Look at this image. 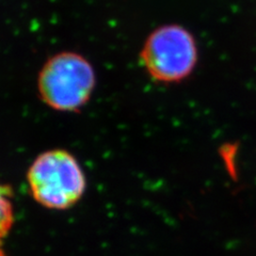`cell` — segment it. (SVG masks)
Masks as SVG:
<instances>
[{
  "label": "cell",
  "mask_w": 256,
  "mask_h": 256,
  "mask_svg": "<svg viewBox=\"0 0 256 256\" xmlns=\"http://www.w3.org/2000/svg\"><path fill=\"white\" fill-rule=\"evenodd\" d=\"M32 196L52 210H66L82 198L86 178L73 155L54 150L40 155L27 174Z\"/></svg>",
  "instance_id": "1"
},
{
  "label": "cell",
  "mask_w": 256,
  "mask_h": 256,
  "mask_svg": "<svg viewBox=\"0 0 256 256\" xmlns=\"http://www.w3.org/2000/svg\"><path fill=\"white\" fill-rule=\"evenodd\" d=\"M42 100L58 111H76L90 100L95 86L91 64L75 52H62L48 60L38 76Z\"/></svg>",
  "instance_id": "2"
},
{
  "label": "cell",
  "mask_w": 256,
  "mask_h": 256,
  "mask_svg": "<svg viewBox=\"0 0 256 256\" xmlns=\"http://www.w3.org/2000/svg\"><path fill=\"white\" fill-rule=\"evenodd\" d=\"M141 59L148 73L157 82H182L196 66V40L182 26L160 27L148 38L141 52Z\"/></svg>",
  "instance_id": "3"
},
{
  "label": "cell",
  "mask_w": 256,
  "mask_h": 256,
  "mask_svg": "<svg viewBox=\"0 0 256 256\" xmlns=\"http://www.w3.org/2000/svg\"><path fill=\"white\" fill-rule=\"evenodd\" d=\"M13 222L14 212L11 188L0 182V244L9 234Z\"/></svg>",
  "instance_id": "4"
},
{
  "label": "cell",
  "mask_w": 256,
  "mask_h": 256,
  "mask_svg": "<svg viewBox=\"0 0 256 256\" xmlns=\"http://www.w3.org/2000/svg\"><path fill=\"white\" fill-rule=\"evenodd\" d=\"M0 256H6V254H4V252L0 249Z\"/></svg>",
  "instance_id": "5"
}]
</instances>
